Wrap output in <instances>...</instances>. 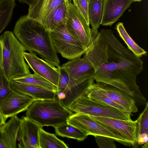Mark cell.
Returning <instances> with one entry per match:
<instances>
[{
  "label": "cell",
  "mask_w": 148,
  "mask_h": 148,
  "mask_svg": "<svg viewBox=\"0 0 148 148\" xmlns=\"http://www.w3.org/2000/svg\"><path fill=\"white\" fill-rule=\"evenodd\" d=\"M83 56L93 66L96 82L114 86L130 95L136 105L148 103L136 82L143 69L140 58L125 47L111 29L101 30Z\"/></svg>",
  "instance_id": "6da1fadb"
},
{
  "label": "cell",
  "mask_w": 148,
  "mask_h": 148,
  "mask_svg": "<svg viewBox=\"0 0 148 148\" xmlns=\"http://www.w3.org/2000/svg\"><path fill=\"white\" fill-rule=\"evenodd\" d=\"M13 32L26 50L38 55L57 68L60 66L50 31L41 22L27 15L22 16L16 23Z\"/></svg>",
  "instance_id": "7a4b0ae2"
},
{
  "label": "cell",
  "mask_w": 148,
  "mask_h": 148,
  "mask_svg": "<svg viewBox=\"0 0 148 148\" xmlns=\"http://www.w3.org/2000/svg\"><path fill=\"white\" fill-rule=\"evenodd\" d=\"M0 44L1 49V66L9 81L31 73L23 56L26 49L13 32L9 31L4 32L0 36Z\"/></svg>",
  "instance_id": "3957f363"
},
{
  "label": "cell",
  "mask_w": 148,
  "mask_h": 148,
  "mask_svg": "<svg viewBox=\"0 0 148 148\" xmlns=\"http://www.w3.org/2000/svg\"><path fill=\"white\" fill-rule=\"evenodd\" d=\"M73 113L63 106L57 97L53 99L34 101L26 110L25 115L42 127L54 128L66 122Z\"/></svg>",
  "instance_id": "277c9868"
},
{
  "label": "cell",
  "mask_w": 148,
  "mask_h": 148,
  "mask_svg": "<svg viewBox=\"0 0 148 148\" xmlns=\"http://www.w3.org/2000/svg\"><path fill=\"white\" fill-rule=\"evenodd\" d=\"M67 19L65 24L68 32L88 49L97 37V29L90 28L89 25L78 9L69 0H65Z\"/></svg>",
  "instance_id": "5b68a950"
},
{
  "label": "cell",
  "mask_w": 148,
  "mask_h": 148,
  "mask_svg": "<svg viewBox=\"0 0 148 148\" xmlns=\"http://www.w3.org/2000/svg\"><path fill=\"white\" fill-rule=\"evenodd\" d=\"M50 34L57 53L65 58L72 60L80 58L88 49L79 40L68 32L65 24L50 31Z\"/></svg>",
  "instance_id": "8992f818"
},
{
  "label": "cell",
  "mask_w": 148,
  "mask_h": 148,
  "mask_svg": "<svg viewBox=\"0 0 148 148\" xmlns=\"http://www.w3.org/2000/svg\"><path fill=\"white\" fill-rule=\"evenodd\" d=\"M69 110L72 112L89 116L112 118L124 120H132L131 113L121 111L91 99L86 96H82L74 102Z\"/></svg>",
  "instance_id": "52a82bcc"
},
{
  "label": "cell",
  "mask_w": 148,
  "mask_h": 148,
  "mask_svg": "<svg viewBox=\"0 0 148 148\" xmlns=\"http://www.w3.org/2000/svg\"><path fill=\"white\" fill-rule=\"evenodd\" d=\"M66 122L79 129L88 136H106L125 146H132V143L123 136L110 130L88 115L77 113H73Z\"/></svg>",
  "instance_id": "ba28073f"
},
{
  "label": "cell",
  "mask_w": 148,
  "mask_h": 148,
  "mask_svg": "<svg viewBox=\"0 0 148 148\" xmlns=\"http://www.w3.org/2000/svg\"><path fill=\"white\" fill-rule=\"evenodd\" d=\"M92 119L118 134L132 144V147H137L139 127L137 120L133 121L112 118L90 116Z\"/></svg>",
  "instance_id": "9c48e42d"
},
{
  "label": "cell",
  "mask_w": 148,
  "mask_h": 148,
  "mask_svg": "<svg viewBox=\"0 0 148 148\" xmlns=\"http://www.w3.org/2000/svg\"><path fill=\"white\" fill-rule=\"evenodd\" d=\"M61 66L67 72L69 78L66 89L61 93L65 92L76 85L92 78L95 73L93 66L84 56L82 58L70 60Z\"/></svg>",
  "instance_id": "30bf717a"
},
{
  "label": "cell",
  "mask_w": 148,
  "mask_h": 148,
  "mask_svg": "<svg viewBox=\"0 0 148 148\" xmlns=\"http://www.w3.org/2000/svg\"><path fill=\"white\" fill-rule=\"evenodd\" d=\"M25 60L34 73L48 80L57 88L60 76L58 68L38 57L35 54L24 52Z\"/></svg>",
  "instance_id": "8fae6325"
},
{
  "label": "cell",
  "mask_w": 148,
  "mask_h": 148,
  "mask_svg": "<svg viewBox=\"0 0 148 148\" xmlns=\"http://www.w3.org/2000/svg\"><path fill=\"white\" fill-rule=\"evenodd\" d=\"M93 79L91 86L121 106L128 112L132 113L138 111V108L133 99L128 94L110 84L100 82L95 83Z\"/></svg>",
  "instance_id": "7c38bea8"
},
{
  "label": "cell",
  "mask_w": 148,
  "mask_h": 148,
  "mask_svg": "<svg viewBox=\"0 0 148 148\" xmlns=\"http://www.w3.org/2000/svg\"><path fill=\"white\" fill-rule=\"evenodd\" d=\"M17 140L19 148H40L39 133L42 128L26 116L22 117Z\"/></svg>",
  "instance_id": "4fadbf2b"
},
{
  "label": "cell",
  "mask_w": 148,
  "mask_h": 148,
  "mask_svg": "<svg viewBox=\"0 0 148 148\" xmlns=\"http://www.w3.org/2000/svg\"><path fill=\"white\" fill-rule=\"evenodd\" d=\"M35 100L31 97L14 91L0 103V111L6 118L26 110Z\"/></svg>",
  "instance_id": "5bb4252c"
},
{
  "label": "cell",
  "mask_w": 148,
  "mask_h": 148,
  "mask_svg": "<svg viewBox=\"0 0 148 148\" xmlns=\"http://www.w3.org/2000/svg\"><path fill=\"white\" fill-rule=\"evenodd\" d=\"M133 0H103V14L100 25L111 26L130 6Z\"/></svg>",
  "instance_id": "9a60e30c"
},
{
  "label": "cell",
  "mask_w": 148,
  "mask_h": 148,
  "mask_svg": "<svg viewBox=\"0 0 148 148\" xmlns=\"http://www.w3.org/2000/svg\"><path fill=\"white\" fill-rule=\"evenodd\" d=\"M0 126V148H16L21 119L15 115Z\"/></svg>",
  "instance_id": "2e32d148"
},
{
  "label": "cell",
  "mask_w": 148,
  "mask_h": 148,
  "mask_svg": "<svg viewBox=\"0 0 148 148\" xmlns=\"http://www.w3.org/2000/svg\"><path fill=\"white\" fill-rule=\"evenodd\" d=\"M10 83L12 90L28 95L35 100L53 99L57 96L56 92L40 86L12 80L10 81Z\"/></svg>",
  "instance_id": "e0dca14e"
},
{
  "label": "cell",
  "mask_w": 148,
  "mask_h": 148,
  "mask_svg": "<svg viewBox=\"0 0 148 148\" xmlns=\"http://www.w3.org/2000/svg\"><path fill=\"white\" fill-rule=\"evenodd\" d=\"M65 0H35L29 6L27 16L42 23L51 12Z\"/></svg>",
  "instance_id": "ac0fdd59"
},
{
  "label": "cell",
  "mask_w": 148,
  "mask_h": 148,
  "mask_svg": "<svg viewBox=\"0 0 148 148\" xmlns=\"http://www.w3.org/2000/svg\"><path fill=\"white\" fill-rule=\"evenodd\" d=\"M93 78L80 83L63 93L57 95V97L66 109L81 97L86 96Z\"/></svg>",
  "instance_id": "d6986e66"
},
{
  "label": "cell",
  "mask_w": 148,
  "mask_h": 148,
  "mask_svg": "<svg viewBox=\"0 0 148 148\" xmlns=\"http://www.w3.org/2000/svg\"><path fill=\"white\" fill-rule=\"evenodd\" d=\"M67 19V8L65 3L56 7L45 19L43 24L50 31L59 25L65 24Z\"/></svg>",
  "instance_id": "ffe728a7"
},
{
  "label": "cell",
  "mask_w": 148,
  "mask_h": 148,
  "mask_svg": "<svg viewBox=\"0 0 148 148\" xmlns=\"http://www.w3.org/2000/svg\"><path fill=\"white\" fill-rule=\"evenodd\" d=\"M103 0H90L88 5L89 21L92 28L98 29L101 22Z\"/></svg>",
  "instance_id": "44dd1931"
},
{
  "label": "cell",
  "mask_w": 148,
  "mask_h": 148,
  "mask_svg": "<svg viewBox=\"0 0 148 148\" xmlns=\"http://www.w3.org/2000/svg\"><path fill=\"white\" fill-rule=\"evenodd\" d=\"M56 134L62 137L76 139L79 141L84 140L88 135L77 127L66 122L55 127Z\"/></svg>",
  "instance_id": "7402d4cb"
},
{
  "label": "cell",
  "mask_w": 148,
  "mask_h": 148,
  "mask_svg": "<svg viewBox=\"0 0 148 148\" xmlns=\"http://www.w3.org/2000/svg\"><path fill=\"white\" fill-rule=\"evenodd\" d=\"M15 82L40 86L56 92L57 87L53 84L37 74H29L16 77L12 80Z\"/></svg>",
  "instance_id": "603a6c76"
},
{
  "label": "cell",
  "mask_w": 148,
  "mask_h": 148,
  "mask_svg": "<svg viewBox=\"0 0 148 148\" xmlns=\"http://www.w3.org/2000/svg\"><path fill=\"white\" fill-rule=\"evenodd\" d=\"M40 148H68L69 147L62 140L53 134L46 132L41 128L39 133Z\"/></svg>",
  "instance_id": "cb8c5ba5"
},
{
  "label": "cell",
  "mask_w": 148,
  "mask_h": 148,
  "mask_svg": "<svg viewBox=\"0 0 148 148\" xmlns=\"http://www.w3.org/2000/svg\"><path fill=\"white\" fill-rule=\"evenodd\" d=\"M116 29L120 37L127 45L128 49L136 56L140 58L146 55L147 52L140 47L129 35L122 23H119L116 25Z\"/></svg>",
  "instance_id": "d4e9b609"
},
{
  "label": "cell",
  "mask_w": 148,
  "mask_h": 148,
  "mask_svg": "<svg viewBox=\"0 0 148 148\" xmlns=\"http://www.w3.org/2000/svg\"><path fill=\"white\" fill-rule=\"evenodd\" d=\"M15 5L12 0H0V34L9 24Z\"/></svg>",
  "instance_id": "484cf974"
},
{
  "label": "cell",
  "mask_w": 148,
  "mask_h": 148,
  "mask_svg": "<svg viewBox=\"0 0 148 148\" xmlns=\"http://www.w3.org/2000/svg\"><path fill=\"white\" fill-rule=\"evenodd\" d=\"M93 79V78L86 95L88 97L104 105L114 107L121 111L128 112L125 109L114 102L110 98L92 88L91 84Z\"/></svg>",
  "instance_id": "4316f807"
},
{
  "label": "cell",
  "mask_w": 148,
  "mask_h": 148,
  "mask_svg": "<svg viewBox=\"0 0 148 148\" xmlns=\"http://www.w3.org/2000/svg\"><path fill=\"white\" fill-rule=\"evenodd\" d=\"M14 90L10 85V81L6 77L3 69L0 66V103Z\"/></svg>",
  "instance_id": "83f0119b"
},
{
  "label": "cell",
  "mask_w": 148,
  "mask_h": 148,
  "mask_svg": "<svg viewBox=\"0 0 148 148\" xmlns=\"http://www.w3.org/2000/svg\"><path fill=\"white\" fill-rule=\"evenodd\" d=\"M137 120L139 127L138 135L143 133L148 134V103Z\"/></svg>",
  "instance_id": "f1b7e54d"
},
{
  "label": "cell",
  "mask_w": 148,
  "mask_h": 148,
  "mask_svg": "<svg viewBox=\"0 0 148 148\" xmlns=\"http://www.w3.org/2000/svg\"><path fill=\"white\" fill-rule=\"evenodd\" d=\"M60 76L57 87V95L64 92L66 89L69 82V78L67 72L60 66L58 68Z\"/></svg>",
  "instance_id": "f546056e"
},
{
  "label": "cell",
  "mask_w": 148,
  "mask_h": 148,
  "mask_svg": "<svg viewBox=\"0 0 148 148\" xmlns=\"http://www.w3.org/2000/svg\"><path fill=\"white\" fill-rule=\"evenodd\" d=\"M73 5L90 25L88 15V5L90 0H73Z\"/></svg>",
  "instance_id": "4dcf8cb0"
},
{
  "label": "cell",
  "mask_w": 148,
  "mask_h": 148,
  "mask_svg": "<svg viewBox=\"0 0 148 148\" xmlns=\"http://www.w3.org/2000/svg\"><path fill=\"white\" fill-rule=\"evenodd\" d=\"M95 141L99 148H116L114 140L109 137L101 136H94Z\"/></svg>",
  "instance_id": "1f68e13d"
},
{
  "label": "cell",
  "mask_w": 148,
  "mask_h": 148,
  "mask_svg": "<svg viewBox=\"0 0 148 148\" xmlns=\"http://www.w3.org/2000/svg\"><path fill=\"white\" fill-rule=\"evenodd\" d=\"M148 134L143 133L138 135L137 141L139 145H142L148 142Z\"/></svg>",
  "instance_id": "d6a6232c"
},
{
  "label": "cell",
  "mask_w": 148,
  "mask_h": 148,
  "mask_svg": "<svg viewBox=\"0 0 148 148\" xmlns=\"http://www.w3.org/2000/svg\"><path fill=\"white\" fill-rule=\"evenodd\" d=\"M7 119L0 111V126L3 125L6 123V121Z\"/></svg>",
  "instance_id": "836d02e7"
},
{
  "label": "cell",
  "mask_w": 148,
  "mask_h": 148,
  "mask_svg": "<svg viewBox=\"0 0 148 148\" xmlns=\"http://www.w3.org/2000/svg\"><path fill=\"white\" fill-rule=\"evenodd\" d=\"M20 2L25 3L30 6L33 2L34 0H17Z\"/></svg>",
  "instance_id": "e575fe53"
},
{
  "label": "cell",
  "mask_w": 148,
  "mask_h": 148,
  "mask_svg": "<svg viewBox=\"0 0 148 148\" xmlns=\"http://www.w3.org/2000/svg\"><path fill=\"white\" fill-rule=\"evenodd\" d=\"M1 44H0V66L1 63Z\"/></svg>",
  "instance_id": "d590c367"
},
{
  "label": "cell",
  "mask_w": 148,
  "mask_h": 148,
  "mask_svg": "<svg viewBox=\"0 0 148 148\" xmlns=\"http://www.w3.org/2000/svg\"><path fill=\"white\" fill-rule=\"evenodd\" d=\"M142 148H148V142L144 144L143 146H141Z\"/></svg>",
  "instance_id": "8d00e7d4"
},
{
  "label": "cell",
  "mask_w": 148,
  "mask_h": 148,
  "mask_svg": "<svg viewBox=\"0 0 148 148\" xmlns=\"http://www.w3.org/2000/svg\"><path fill=\"white\" fill-rule=\"evenodd\" d=\"M142 0H133V1L134 2H136V1H137V2H140V1H142Z\"/></svg>",
  "instance_id": "74e56055"
},
{
  "label": "cell",
  "mask_w": 148,
  "mask_h": 148,
  "mask_svg": "<svg viewBox=\"0 0 148 148\" xmlns=\"http://www.w3.org/2000/svg\"><path fill=\"white\" fill-rule=\"evenodd\" d=\"M69 0V1H71V0Z\"/></svg>",
  "instance_id": "f35d334b"
}]
</instances>
